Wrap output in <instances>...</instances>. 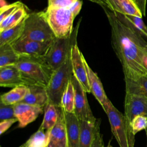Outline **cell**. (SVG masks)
<instances>
[{"instance_id": "cell-1", "label": "cell", "mask_w": 147, "mask_h": 147, "mask_svg": "<svg viewBox=\"0 0 147 147\" xmlns=\"http://www.w3.org/2000/svg\"><path fill=\"white\" fill-rule=\"evenodd\" d=\"M103 9L110 26L111 45L122 65L125 79H133L147 74L142 63V52L147 41L119 20L114 11L106 7Z\"/></svg>"}, {"instance_id": "cell-2", "label": "cell", "mask_w": 147, "mask_h": 147, "mask_svg": "<svg viewBox=\"0 0 147 147\" xmlns=\"http://www.w3.org/2000/svg\"><path fill=\"white\" fill-rule=\"evenodd\" d=\"M15 65L20 71L26 86L46 88L54 71L42 57H21Z\"/></svg>"}, {"instance_id": "cell-3", "label": "cell", "mask_w": 147, "mask_h": 147, "mask_svg": "<svg viewBox=\"0 0 147 147\" xmlns=\"http://www.w3.org/2000/svg\"><path fill=\"white\" fill-rule=\"evenodd\" d=\"M107 114L111 132L119 147H134L135 135L126 117L110 101L103 108Z\"/></svg>"}, {"instance_id": "cell-4", "label": "cell", "mask_w": 147, "mask_h": 147, "mask_svg": "<svg viewBox=\"0 0 147 147\" xmlns=\"http://www.w3.org/2000/svg\"><path fill=\"white\" fill-rule=\"evenodd\" d=\"M80 21L81 18L74 27L70 37L63 38L55 37L52 40L47 53L42 57L53 71L59 68L70 57L71 48L75 43H77V36Z\"/></svg>"}, {"instance_id": "cell-5", "label": "cell", "mask_w": 147, "mask_h": 147, "mask_svg": "<svg viewBox=\"0 0 147 147\" xmlns=\"http://www.w3.org/2000/svg\"><path fill=\"white\" fill-rule=\"evenodd\" d=\"M56 37L48 22L45 11L32 12L25 20L24 29L21 38L47 42Z\"/></svg>"}, {"instance_id": "cell-6", "label": "cell", "mask_w": 147, "mask_h": 147, "mask_svg": "<svg viewBox=\"0 0 147 147\" xmlns=\"http://www.w3.org/2000/svg\"><path fill=\"white\" fill-rule=\"evenodd\" d=\"M72 75L70 55L63 65L53 71L50 81L45 88L49 99L48 103L61 108L63 95L71 82Z\"/></svg>"}, {"instance_id": "cell-7", "label": "cell", "mask_w": 147, "mask_h": 147, "mask_svg": "<svg viewBox=\"0 0 147 147\" xmlns=\"http://www.w3.org/2000/svg\"><path fill=\"white\" fill-rule=\"evenodd\" d=\"M48 22L56 38H67L74 31L76 17L69 7L49 8L45 10Z\"/></svg>"}, {"instance_id": "cell-8", "label": "cell", "mask_w": 147, "mask_h": 147, "mask_svg": "<svg viewBox=\"0 0 147 147\" xmlns=\"http://www.w3.org/2000/svg\"><path fill=\"white\" fill-rule=\"evenodd\" d=\"M71 80L75 91L74 110L73 113L79 121L95 123L97 119L93 115L90 107L87 97V92L74 75L72 76Z\"/></svg>"}, {"instance_id": "cell-9", "label": "cell", "mask_w": 147, "mask_h": 147, "mask_svg": "<svg viewBox=\"0 0 147 147\" xmlns=\"http://www.w3.org/2000/svg\"><path fill=\"white\" fill-rule=\"evenodd\" d=\"M52 41L41 42L21 38L11 44V47L20 57H43L48 51Z\"/></svg>"}, {"instance_id": "cell-10", "label": "cell", "mask_w": 147, "mask_h": 147, "mask_svg": "<svg viewBox=\"0 0 147 147\" xmlns=\"http://www.w3.org/2000/svg\"><path fill=\"white\" fill-rule=\"evenodd\" d=\"M84 57L75 43L71 49V61L73 75L78 79L87 93L91 92L87 74L84 64Z\"/></svg>"}, {"instance_id": "cell-11", "label": "cell", "mask_w": 147, "mask_h": 147, "mask_svg": "<svg viewBox=\"0 0 147 147\" xmlns=\"http://www.w3.org/2000/svg\"><path fill=\"white\" fill-rule=\"evenodd\" d=\"M125 116L130 123L137 115L147 117V100L141 96L126 94L124 102Z\"/></svg>"}, {"instance_id": "cell-12", "label": "cell", "mask_w": 147, "mask_h": 147, "mask_svg": "<svg viewBox=\"0 0 147 147\" xmlns=\"http://www.w3.org/2000/svg\"><path fill=\"white\" fill-rule=\"evenodd\" d=\"M14 111L15 117L18 122V127L23 128L34 121L43 113L44 109L20 102L14 105Z\"/></svg>"}, {"instance_id": "cell-13", "label": "cell", "mask_w": 147, "mask_h": 147, "mask_svg": "<svg viewBox=\"0 0 147 147\" xmlns=\"http://www.w3.org/2000/svg\"><path fill=\"white\" fill-rule=\"evenodd\" d=\"M67 130V147H78L80 139V122L74 113L64 111L61 109Z\"/></svg>"}, {"instance_id": "cell-14", "label": "cell", "mask_w": 147, "mask_h": 147, "mask_svg": "<svg viewBox=\"0 0 147 147\" xmlns=\"http://www.w3.org/2000/svg\"><path fill=\"white\" fill-rule=\"evenodd\" d=\"M84 64L87 74L91 92L100 103L102 108H103L109 104L110 100L106 94L101 80L97 74L90 68L86 60H84Z\"/></svg>"}, {"instance_id": "cell-15", "label": "cell", "mask_w": 147, "mask_h": 147, "mask_svg": "<svg viewBox=\"0 0 147 147\" xmlns=\"http://www.w3.org/2000/svg\"><path fill=\"white\" fill-rule=\"evenodd\" d=\"M67 130L63 113L53 127L50 130L49 141L48 147H67Z\"/></svg>"}, {"instance_id": "cell-16", "label": "cell", "mask_w": 147, "mask_h": 147, "mask_svg": "<svg viewBox=\"0 0 147 147\" xmlns=\"http://www.w3.org/2000/svg\"><path fill=\"white\" fill-rule=\"evenodd\" d=\"M0 86L12 88L25 86L20 72L15 65L0 68Z\"/></svg>"}, {"instance_id": "cell-17", "label": "cell", "mask_w": 147, "mask_h": 147, "mask_svg": "<svg viewBox=\"0 0 147 147\" xmlns=\"http://www.w3.org/2000/svg\"><path fill=\"white\" fill-rule=\"evenodd\" d=\"M28 87V92L21 102L44 108L49 101L45 88L36 86Z\"/></svg>"}, {"instance_id": "cell-18", "label": "cell", "mask_w": 147, "mask_h": 147, "mask_svg": "<svg viewBox=\"0 0 147 147\" xmlns=\"http://www.w3.org/2000/svg\"><path fill=\"white\" fill-rule=\"evenodd\" d=\"M126 94L141 96L147 100V74L125 79Z\"/></svg>"}, {"instance_id": "cell-19", "label": "cell", "mask_w": 147, "mask_h": 147, "mask_svg": "<svg viewBox=\"0 0 147 147\" xmlns=\"http://www.w3.org/2000/svg\"><path fill=\"white\" fill-rule=\"evenodd\" d=\"M114 13L122 22L132 28L144 38H147V26L144 22L142 18L133 16L125 15L117 11H114Z\"/></svg>"}, {"instance_id": "cell-20", "label": "cell", "mask_w": 147, "mask_h": 147, "mask_svg": "<svg viewBox=\"0 0 147 147\" xmlns=\"http://www.w3.org/2000/svg\"><path fill=\"white\" fill-rule=\"evenodd\" d=\"M61 111L60 107L48 103L44 107V118L40 129L45 130H51L57 122Z\"/></svg>"}, {"instance_id": "cell-21", "label": "cell", "mask_w": 147, "mask_h": 147, "mask_svg": "<svg viewBox=\"0 0 147 147\" xmlns=\"http://www.w3.org/2000/svg\"><path fill=\"white\" fill-rule=\"evenodd\" d=\"M28 87L18 86L1 95V102L5 105H14L20 103L28 92Z\"/></svg>"}, {"instance_id": "cell-22", "label": "cell", "mask_w": 147, "mask_h": 147, "mask_svg": "<svg viewBox=\"0 0 147 147\" xmlns=\"http://www.w3.org/2000/svg\"><path fill=\"white\" fill-rule=\"evenodd\" d=\"M25 18L17 26L0 32V47L7 44L11 45L21 38Z\"/></svg>"}, {"instance_id": "cell-23", "label": "cell", "mask_w": 147, "mask_h": 147, "mask_svg": "<svg viewBox=\"0 0 147 147\" xmlns=\"http://www.w3.org/2000/svg\"><path fill=\"white\" fill-rule=\"evenodd\" d=\"M28 14L26 7L23 5L7 18L0 22V32L17 26L26 17Z\"/></svg>"}, {"instance_id": "cell-24", "label": "cell", "mask_w": 147, "mask_h": 147, "mask_svg": "<svg viewBox=\"0 0 147 147\" xmlns=\"http://www.w3.org/2000/svg\"><path fill=\"white\" fill-rule=\"evenodd\" d=\"M79 122L80 130L78 147H91L95 122L92 123L84 121H79Z\"/></svg>"}, {"instance_id": "cell-25", "label": "cell", "mask_w": 147, "mask_h": 147, "mask_svg": "<svg viewBox=\"0 0 147 147\" xmlns=\"http://www.w3.org/2000/svg\"><path fill=\"white\" fill-rule=\"evenodd\" d=\"M20 59V56L11 47L7 44L0 47V68L14 65Z\"/></svg>"}, {"instance_id": "cell-26", "label": "cell", "mask_w": 147, "mask_h": 147, "mask_svg": "<svg viewBox=\"0 0 147 147\" xmlns=\"http://www.w3.org/2000/svg\"><path fill=\"white\" fill-rule=\"evenodd\" d=\"M50 130L40 129L33 134L25 143L26 147H48Z\"/></svg>"}, {"instance_id": "cell-27", "label": "cell", "mask_w": 147, "mask_h": 147, "mask_svg": "<svg viewBox=\"0 0 147 147\" xmlns=\"http://www.w3.org/2000/svg\"><path fill=\"white\" fill-rule=\"evenodd\" d=\"M74 102L75 91L72 80H71L63 95L61 102V108L67 113H73L74 110Z\"/></svg>"}, {"instance_id": "cell-28", "label": "cell", "mask_w": 147, "mask_h": 147, "mask_svg": "<svg viewBox=\"0 0 147 147\" xmlns=\"http://www.w3.org/2000/svg\"><path fill=\"white\" fill-rule=\"evenodd\" d=\"M121 13L142 18V14L133 0H118Z\"/></svg>"}, {"instance_id": "cell-29", "label": "cell", "mask_w": 147, "mask_h": 147, "mask_svg": "<svg viewBox=\"0 0 147 147\" xmlns=\"http://www.w3.org/2000/svg\"><path fill=\"white\" fill-rule=\"evenodd\" d=\"M24 4L20 1H17L11 4H7L1 6L0 10V22L7 18L11 14H13L18 8L22 6Z\"/></svg>"}, {"instance_id": "cell-30", "label": "cell", "mask_w": 147, "mask_h": 147, "mask_svg": "<svg viewBox=\"0 0 147 147\" xmlns=\"http://www.w3.org/2000/svg\"><path fill=\"white\" fill-rule=\"evenodd\" d=\"M130 125L133 133L136 135L138 131L147 129V117L141 115H137L133 119Z\"/></svg>"}, {"instance_id": "cell-31", "label": "cell", "mask_w": 147, "mask_h": 147, "mask_svg": "<svg viewBox=\"0 0 147 147\" xmlns=\"http://www.w3.org/2000/svg\"><path fill=\"white\" fill-rule=\"evenodd\" d=\"M100 119H97L95 124L94 134L91 147H104L103 136L100 130Z\"/></svg>"}, {"instance_id": "cell-32", "label": "cell", "mask_w": 147, "mask_h": 147, "mask_svg": "<svg viewBox=\"0 0 147 147\" xmlns=\"http://www.w3.org/2000/svg\"><path fill=\"white\" fill-rule=\"evenodd\" d=\"M14 105H5L0 102V120L1 121L15 118Z\"/></svg>"}, {"instance_id": "cell-33", "label": "cell", "mask_w": 147, "mask_h": 147, "mask_svg": "<svg viewBox=\"0 0 147 147\" xmlns=\"http://www.w3.org/2000/svg\"><path fill=\"white\" fill-rule=\"evenodd\" d=\"M78 0H48L49 8L69 7Z\"/></svg>"}, {"instance_id": "cell-34", "label": "cell", "mask_w": 147, "mask_h": 147, "mask_svg": "<svg viewBox=\"0 0 147 147\" xmlns=\"http://www.w3.org/2000/svg\"><path fill=\"white\" fill-rule=\"evenodd\" d=\"M17 121V118H12L9 119L3 120L0 122V134H2L7 130H8L10 126Z\"/></svg>"}, {"instance_id": "cell-35", "label": "cell", "mask_w": 147, "mask_h": 147, "mask_svg": "<svg viewBox=\"0 0 147 147\" xmlns=\"http://www.w3.org/2000/svg\"><path fill=\"white\" fill-rule=\"evenodd\" d=\"M83 2L80 0H78L76 2H75L74 3H73L71 6L69 7L71 11L72 12V13L74 14L75 17H76L80 13V10L82 9Z\"/></svg>"}, {"instance_id": "cell-36", "label": "cell", "mask_w": 147, "mask_h": 147, "mask_svg": "<svg viewBox=\"0 0 147 147\" xmlns=\"http://www.w3.org/2000/svg\"><path fill=\"white\" fill-rule=\"evenodd\" d=\"M135 4L137 5L142 16L146 15V5L147 0H133Z\"/></svg>"}, {"instance_id": "cell-37", "label": "cell", "mask_w": 147, "mask_h": 147, "mask_svg": "<svg viewBox=\"0 0 147 147\" xmlns=\"http://www.w3.org/2000/svg\"><path fill=\"white\" fill-rule=\"evenodd\" d=\"M111 7V10L113 11L121 12V10L119 6L118 0H107Z\"/></svg>"}, {"instance_id": "cell-38", "label": "cell", "mask_w": 147, "mask_h": 147, "mask_svg": "<svg viewBox=\"0 0 147 147\" xmlns=\"http://www.w3.org/2000/svg\"><path fill=\"white\" fill-rule=\"evenodd\" d=\"M88 1L100 5L101 7H102V8L106 7L111 10V7L107 0H88Z\"/></svg>"}, {"instance_id": "cell-39", "label": "cell", "mask_w": 147, "mask_h": 147, "mask_svg": "<svg viewBox=\"0 0 147 147\" xmlns=\"http://www.w3.org/2000/svg\"><path fill=\"white\" fill-rule=\"evenodd\" d=\"M142 63L143 67L147 71V45L144 48L142 56Z\"/></svg>"}, {"instance_id": "cell-40", "label": "cell", "mask_w": 147, "mask_h": 147, "mask_svg": "<svg viewBox=\"0 0 147 147\" xmlns=\"http://www.w3.org/2000/svg\"><path fill=\"white\" fill-rule=\"evenodd\" d=\"M104 147H113L112 145H111V144H110V143L109 142V144H108V145L106 146H104Z\"/></svg>"}, {"instance_id": "cell-41", "label": "cell", "mask_w": 147, "mask_h": 147, "mask_svg": "<svg viewBox=\"0 0 147 147\" xmlns=\"http://www.w3.org/2000/svg\"><path fill=\"white\" fill-rule=\"evenodd\" d=\"M19 147H26V145H25V144H24L21 145L20 146H19Z\"/></svg>"}, {"instance_id": "cell-42", "label": "cell", "mask_w": 147, "mask_h": 147, "mask_svg": "<svg viewBox=\"0 0 147 147\" xmlns=\"http://www.w3.org/2000/svg\"><path fill=\"white\" fill-rule=\"evenodd\" d=\"M145 130V132H146V137H147V129H146ZM146 147H147V146H146Z\"/></svg>"}, {"instance_id": "cell-43", "label": "cell", "mask_w": 147, "mask_h": 147, "mask_svg": "<svg viewBox=\"0 0 147 147\" xmlns=\"http://www.w3.org/2000/svg\"></svg>"}]
</instances>
